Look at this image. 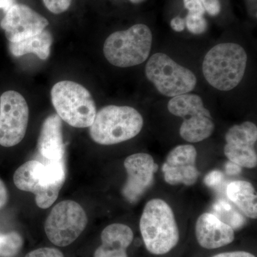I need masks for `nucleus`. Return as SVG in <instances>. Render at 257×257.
<instances>
[{
  "label": "nucleus",
  "instance_id": "nucleus-23",
  "mask_svg": "<svg viewBox=\"0 0 257 257\" xmlns=\"http://www.w3.org/2000/svg\"><path fill=\"white\" fill-rule=\"evenodd\" d=\"M25 257H64L60 250L55 248L44 247L30 251Z\"/></svg>",
  "mask_w": 257,
  "mask_h": 257
},
{
  "label": "nucleus",
  "instance_id": "nucleus-9",
  "mask_svg": "<svg viewBox=\"0 0 257 257\" xmlns=\"http://www.w3.org/2000/svg\"><path fill=\"white\" fill-rule=\"evenodd\" d=\"M85 211L78 203L66 200L56 204L47 216L45 231L56 246H67L80 236L87 224Z\"/></svg>",
  "mask_w": 257,
  "mask_h": 257
},
{
  "label": "nucleus",
  "instance_id": "nucleus-1",
  "mask_svg": "<svg viewBox=\"0 0 257 257\" xmlns=\"http://www.w3.org/2000/svg\"><path fill=\"white\" fill-rule=\"evenodd\" d=\"M65 179L64 160H30L20 166L13 177L17 188L35 194L37 205L41 209H47L55 202Z\"/></svg>",
  "mask_w": 257,
  "mask_h": 257
},
{
  "label": "nucleus",
  "instance_id": "nucleus-7",
  "mask_svg": "<svg viewBox=\"0 0 257 257\" xmlns=\"http://www.w3.org/2000/svg\"><path fill=\"white\" fill-rule=\"evenodd\" d=\"M167 107L171 114L183 118L179 135L185 141L199 143L214 133L215 125L212 116L200 96L187 93L174 96L169 101Z\"/></svg>",
  "mask_w": 257,
  "mask_h": 257
},
{
  "label": "nucleus",
  "instance_id": "nucleus-25",
  "mask_svg": "<svg viewBox=\"0 0 257 257\" xmlns=\"http://www.w3.org/2000/svg\"><path fill=\"white\" fill-rule=\"evenodd\" d=\"M206 11L211 16H216L221 12V3L219 0H200Z\"/></svg>",
  "mask_w": 257,
  "mask_h": 257
},
{
  "label": "nucleus",
  "instance_id": "nucleus-19",
  "mask_svg": "<svg viewBox=\"0 0 257 257\" xmlns=\"http://www.w3.org/2000/svg\"><path fill=\"white\" fill-rule=\"evenodd\" d=\"M52 35L47 30L24 39L17 42H10V52L15 57H21L29 53L36 55L41 60H47L50 55L52 46Z\"/></svg>",
  "mask_w": 257,
  "mask_h": 257
},
{
  "label": "nucleus",
  "instance_id": "nucleus-11",
  "mask_svg": "<svg viewBox=\"0 0 257 257\" xmlns=\"http://www.w3.org/2000/svg\"><path fill=\"white\" fill-rule=\"evenodd\" d=\"M224 152L229 162L244 168L253 169L257 165L256 145L257 127L251 121L234 125L225 135Z\"/></svg>",
  "mask_w": 257,
  "mask_h": 257
},
{
  "label": "nucleus",
  "instance_id": "nucleus-8",
  "mask_svg": "<svg viewBox=\"0 0 257 257\" xmlns=\"http://www.w3.org/2000/svg\"><path fill=\"white\" fill-rule=\"evenodd\" d=\"M145 74L159 92L170 97L187 94L197 85V77L192 71L164 53H156L150 57Z\"/></svg>",
  "mask_w": 257,
  "mask_h": 257
},
{
  "label": "nucleus",
  "instance_id": "nucleus-3",
  "mask_svg": "<svg viewBox=\"0 0 257 257\" xmlns=\"http://www.w3.org/2000/svg\"><path fill=\"white\" fill-rule=\"evenodd\" d=\"M247 59V54L241 45L219 44L204 57L203 74L208 83L218 90H231L242 80Z\"/></svg>",
  "mask_w": 257,
  "mask_h": 257
},
{
  "label": "nucleus",
  "instance_id": "nucleus-29",
  "mask_svg": "<svg viewBox=\"0 0 257 257\" xmlns=\"http://www.w3.org/2000/svg\"><path fill=\"white\" fill-rule=\"evenodd\" d=\"M8 200V192L4 182L0 179V209L4 207Z\"/></svg>",
  "mask_w": 257,
  "mask_h": 257
},
{
  "label": "nucleus",
  "instance_id": "nucleus-21",
  "mask_svg": "<svg viewBox=\"0 0 257 257\" xmlns=\"http://www.w3.org/2000/svg\"><path fill=\"white\" fill-rule=\"evenodd\" d=\"M186 27L194 35H202L207 30L208 24L202 15L188 13L185 19Z\"/></svg>",
  "mask_w": 257,
  "mask_h": 257
},
{
  "label": "nucleus",
  "instance_id": "nucleus-32",
  "mask_svg": "<svg viewBox=\"0 0 257 257\" xmlns=\"http://www.w3.org/2000/svg\"><path fill=\"white\" fill-rule=\"evenodd\" d=\"M130 1L134 3V4H140V3H143L144 2L146 1V0H130Z\"/></svg>",
  "mask_w": 257,
  "mask_h": 257
},
{
  "label": "nucleus",
  "instance_id": "nucleus-17",
  "mask_svg": "<svg viewBox=\"0 0 257 257\" xmlns=\"http://www.w3.org/2000/svg\"><path fill=\"white\" fill-rule=\"evenodd\" d=\"M134 239L130 226L119 223L109 225L101 234V244L94 257H128L126 250Z\"/></svg>",
  "mask_w": 257,
  "mask_h": 257
},
{
  "label": "nucleus",
  "instance_id": "nucleus-20",
  "mask_svg": "<svg viewBox=\"0 0 257 257\" xmlns=\"http://www.w3.org/2000/svg\"><path fill=\"white\" fill-rule=\"evenodd\" d=\"M23 239L16 231L0 234V257H15L23 246Z\"/></svg>",
  "mask_w": 257,
  "mask_h": 257
},
{
  "label": "nucleus",
  "instance_id": "nucleus-22",
  "mask_svg": "<svg viewBox=\"0 0 257 257\" xmlns=\"http://www.w3.org/2000/svg\"><path fill=\"white\" fill-rule=\"evenodd\" d=\"M45 7L54 14H61L67 10L72 0H43Z\"/></svg>",
  "mask_w": 257,
  "mask_h": 257
},
{
  "label": "nucleus",
  "instance_id": "nucleus-28",
  "mask_svg": "<svg viewBox=\"0 0 257 257\" xmlns=\"http://www.w3.org/2000/svg\"><path fill=\"white\" fill-rule=\"evenodd\" d=\"M212 257H256L252 253L246 252V251H230L219 253Z\"/></svg>",
  "mask_w": 257,
  "mask_h": 257
},
{
  "label": "nucleus",
  "instance_id": "nucleus-31",
  "mask_svg": "<svg viewBox=\"0 0 257 257\" xmlns=\"http://www.w3.org/2000/svg\"><path fill=\"white\" fill-rule=\"evenodd\" d=\"M15 4V0H0V9H3L6 13Z\"/></svg>",
  "mask_w": 257,
  "mask_h": 257
},
{
  "label": "nucleus",
  "instance_id": "nucleus-12",
  "mask_svg": "<svg viewBox=\"0 0 257 257\" xmlns=\"http://www.w3.org/2000/svg\"><path fill=\"white\" fill-rule=\"evenodd\" d=\"M124 166L127 179L121 193L128 202L135 203L153 184L154 175L158 166L153 157L147 153L130 155L124 160Z\"/></svg>",
  "mask_w": 257,
  "mask_h": 257
},
{
  "label": "nucleus",
  "instance_id": "nucleus-13",
  "mask_svg": "<svg viewBox=\"0 0 257 257\" xmlns=\"http://www.w3.org/2000/svg\"><path fill=\"white\" fill-rule=\"evenodd\" d=\"M197 157V150L192 145H179L172 149L162 167L165 182L173 186L195 184L199 175L196 165Z\"/></svg>",
  "mask_w": 257,
  "mask_h": 257
},
{
  "label": "nucleus",
  "instance_id": "nucleus-10",
  "mask_svg": "<svg viewBox=\"0 0 257 257\" xmlns=\"http://www.w3.org/2000/svg\"><path fill=\"white\" fill-rule=\"evenodd\" d=\"M29 121V107L16 91L3 93L0 98V145L14 147L25 138Z\"/></svg>",
  "mask_w": 257,
  "mask_h": 257
},
{
  "label": "nucleus",
  "instance_id": "nucleus-2",
  "mask_svg": "<svg viewBox=\"0 0 257 257\" xmlns=\"http://www.w3.org/2000/svg\"><path fill=\"white\" fill-rule=\"evenodd\" d=\"M140 228L145 246L152 254L170 252L179 242L175 214L163 199H153L147 203L140 218Z\"/></svg>",
  "mask_w": 257,
  "mask_h": 257
},
{
  "label": "nucleus",
  "instance_id": "nucleus-14",
  "mask_svg": "<svg viewBox=\"0 0 257 257\" xmlns=\"http://www.w3.org/2000/svg\"><path fill=\"white\" fill-rule=\"evenodd\" d=\"M48 20L26 5L15 4L5 13L1 27L10 42H17L45 30Z\"/></svg>",
  "mask_w": 257,
  "mask_h": 257
},
{
  "label": "nucleus",
  "instance_id": "nucleus-16",
  "mask_svg": "<svg viewBox=\"0 0 257 257\" xmlns=\"http://www.w3.org/2000/svg\"><path fill=\"white\" fill-rule=\"evenodd\" d=\"M62 126V119L57 114H51L42 124L37 150L45 162L64 160L65 147Z\"/></svg>",
  "mask_w": 257,
  "mask_h": 257
},
{
  "label": "nucleus",
  "instance_id": "nucleus-24",
  "mask_svg": "<svg viewBox=\"0 0 257 257\" xmlns=\"http://www.w3.org/2000/svg\"><path fill=\"white\" fill-rule=\"evenodd\" d=\"M184 7L188 10L189 13L193 15H202L205 13V9L200 0H183Z\"/></svg>",
  "mask_w": 257,
  "mask_h": 257
},
{
  "label": "nucleus",
  "instance_id": "nucleus-15",
  "mask_svg": "<svg viewBox=\"0 0 257 257\" xmlns=\"http://www.w3.org/2000/svg\"><path fill=\"white\" fill-rule=\"evenodd\" d=\"M195 234L199 244L207 249L222 247L234 239V230L209 212L204 213L198 218Z\"/></svg>",
  "mask_w": 257,
  "mask_h": 257
},
{
  "label": "nucleus",
  "instance_id": "nucleus-27",
  "mask_svg": "<svg viewBox=\"0 0 257 257\" xmlns=\"http://www.w3.org/2000/svg\"><path fill=\"white\" fill-rule=\"evenodd\" d=\"M171 28L176 32H182L185 29V19L177 16L172 19L170 23Z\"/></svg>",
  "mask_w": 257,
  "mask_h": 257
},
{
  "label": "nucleus",
  "instance_id": "nucleus-18",
  "mask_svg": "<svg viewBox=\"0 0 257 257\" xmlns=\"http://www.w3.org/2000/svg\"><path fill=\"white\" fill-rule=\"evenodd\" d=\"M226 194L245 215L256 219L257 196L252 184L246 181H234L228 184Z\"/></svg>",
  "mask_w": 257,
  "mask_h": 257
},
{
  "label": "nucleus",
  "instance_id": "nucleus-4",
  "mask_svg": "<svg viewBox=\"0 0 257 257\" xmlns=\"http://www.w3.org/2000/svg\"><path fill=\"white\" fill-rule=\"evenodd\" d=\"M143 125V116L135 108L109 105L96 112L89 135L99 145H116L135 138Z\"/></svg>",
  "mask_w": 257,
  "mask_h": 257
},
{
  "label": "nucleus",
  "instance_id": "nucleus-5",
  "mask_svg": "<svg viewBox=\"0 0 257 257\" xmlns=\"http://www.w3.org/2000/svg\"><path fill=\"white\" fill-rule=\"evenodd\" d=\"M152 45L151 30L147 25L138 24L109 35L103 50L109 63L124 68L145 62L150 56Z\"/></svg>",
  "mask_w": 257,
  "mask_h": 257
},
{
  "label": "nucleus",
  "instance_id": "nucleus-6",
  "mask_svg": "<svg viewBox=\"0 0 257 257\" xmlns=\"http://www.w3.org/2000/svg\"><path fill=\"white\" fill-rule=\"evenodd\" d=\"M52 102L60 119L76 128L89 127L96 114L90 92L78 83L62 81L51 91Z\"/></svg>",
  "mask_w": 257,
  "mask_h": 257
},
{
  "label": "nucleus",
  "instance_id": "nucleus-26",
  "mask_svg": "<svg viewBox=\"0 0 257 257\" xmlns=\"http://www.w3.org/2000/svg\"><path fill=\"white\" fill-rule=\"evenodd\" d=\"M223 179L222 174L219 171H212L204 179V182L208 187H214L220 184Z\"/></svg>",
  "mask_w": 257,
  "mask_h": 257
},
{
  "label": "nucleus",
  "instance_id": "nucleus-30",
  "mask_svg": "<svg viewBox=\"0 0 257 257\" xmlns=\"http://www.w3.org/2000/svg\"><path fill=\"white\" fill-rule=\"evenodd\" d=\"M241 171V167L240 166L229 162L226 164V172L229 175H236L240 173Z\"/></svg>",
  "mask_w": 257,
  "mask_h": 257
}]
</instances>
